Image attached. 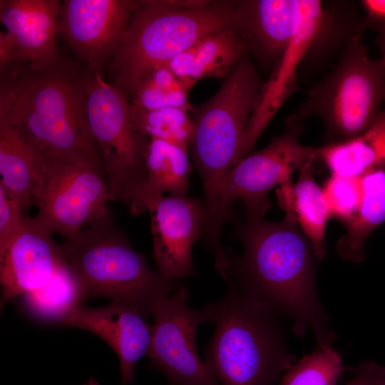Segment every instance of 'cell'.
<instances>
[{
	"mask_svg": "<svg viewBox=\"0 0 385 385\" xmlns=\"http://www.w3.org/2000/svg\"><path fill=\"white\" fill-rule=\"evenodd\" d=\"M130 111L135 128L140 133L188 150L195 130V122L188 111L175 107Z\"/></svg>",
	"mask_w": 385,
	"mask_h": 385,
	"instance_id": "4316f807",
	"label": "cell"
},
{
	"mask_svg": "<svg viewBox=\"0 0 385 385\" xmlns=\"http://www.w3.org/2000/svg\"><path fill=\"white\" fill-rule=\"evenodd\" d=\"M83 80L87 122L111 200L131 209L145 183L150 138L135 128L128 96L106 82L101 71L85 67Z\"/></svg>",
	"mask_w": 385,
	"mask_h": 385,
	"instance_id": "9c48e42d",
	"label": "cell"
},
{
	"mask_svg": "<svg viewBox=\"0 0 385 385\" xmlns=\"http://www.w3.org/2000/svg\"><path fill=\"white\" fill-rule=\"evenodd\" d=\"M136 307L123 302L111 301L103 307L80 306L63 326L91 332L115 351L120 361L121 385L133 384L139 359L147 354L152 325Z\"/></svg>",
	"mask_w": 385,
	"mask_h": 385,
	"instance_id": "2e32d148",
	"label": "cell"
},
{
	"mask_svg": "<svg viewBox=\"0 0 385 385\" xmlns=\"http://www.w3.org/2000/svg\"><path fill=\"white\" fill-rule=\"evenodd\" d=\"M149 213L158 272L164 279L176 282L194 274L192 251L205 230L204 204L186 195H169Z\"/></svg>",
	"mask_w": 385,
	"mask_h": 385,
	"instance_id": "4fadbf2b",
	"label": "cell"
},
{
	"mask_svg": "<svg viewBox=\"0 0 385 385\" xmlns=\"http://www.w3.org/2000/svg\"><path fill=\"white\" fill-rule=\"evenodd\" d=\"M331 218L346 224L357 213L363 197L362 177L332 174L322 188Z\"/></svg>",
	"mask_w": 385,
	"mask_h": 385,
	"instance_id": "f1b7e54d",
	"label": "cell"
},
{
	"mask_svg": "<svg viewBox=\"0 0 385 385\" xmlns=\"http://www.w3.org/2000/svg\"><path fill=\"white\" fill-rule=\"evenodd\" d=\"M43 164L42 155L14 128L0 123V186L24 212L34 202Z\"/></svg>",
	"mask_w": 385,
	"mask_h": 385,
	"instance_id": "7402d4cb",
	"label": "cell"
},
{
	"mask_svg": "<svg viewBox=\"0 0 385 385\" xmlns=\"http://www.w3.org/2000/svg\"><path fill=\"white\" fill-rule=\"evenodd\" d=\"M65 263L52 234L27 216L19 232L0 247L1 307L44 286Z\"/></svg>",
	"mask_w": 385,
	"mask_h": 385,
	"instance_id": "5bb4252c",
	"label": "cell"
},
{
	"mask_svg": "<svg viewBox=\"0 0 385 385\" xmlns=\"http://www.w3.org/2000/svg\"><path fill=\"white\" fill-rule=\"evenodd\" d=\"M235 235L243 251L237 255L226 249L227 283L290 318L295 334L310 329L319 346H332L335 334L316 289L319 260L295 215L286 212L279 222L246 220Z\"/></svg>",
	"mask_w": 385,
	"mask_h": 385,
	"instance_id": "6da1fadb",
	"label": "cell"
},
{
	"mask_svg": "<svg viewBox=\"0 0 385 385\" xmlns=\"http://www.w3.org/2000/svg\"><path fill=\"white\" fill-rule=\"evenodd\" d=\"M20 309L46 324L63 325L86 299L78 279L66 263L44 286L20 295Z\"/></svg>",
	"mask_w": 385,
	"mask_h": 385,
	"instance_id": "cb8c5ba5",
	"label": "cell"
},
{
	"mask_svg": "<svg viewBox=\"0 0 385 385\" xmlns=\"http://www.w3.org/2000/svg\"><path fill=\"white\" fill-rule=\"evenodd\" d=\"M319 0L238 1L240 29L248 55L271 71L316 7Z\"/></svg>",
	"mask_w": 385,
	"mask_h": 385,
	"instance_id": "9a60e30c",
	"label": "cell"
},
{
	"mask_svg": "<svg viewBox=\"0 0 385 385\" xmlns=\"http://www.w3.org/2000/svg\"><path fill=\"white\" fill-rule=\"evenodd\" d=\"M376 44L381 52L379 61L385 68V34H379L376 38Z\"/></svg>",
	"mask_w": 385,
	"mask_h": 385,
	"instance_id": "1f68e13d",
	"label": "cell"
},
{
	"mask_svg": "<svg viewBox=\"0 0 385 385\" xmlns=\"http://www.w3.org/2000/svg\"><path fill=\"white\" fill-rule=\"evenodd\" d=\"M385 101V68L369 55L362 35L342 50L331 71L308 91L297 114L324 123L326 143L347 140L364 132Z\"/></svg>",
	"mask_w": 385,
	"mask_h": 385,
	"instance_id": "ba28073f",
	"label": "cell"
},
{
	"mask_svg": "<svg viewBox=\"0 0 385 385\" xmlns=\"http://www.w3.org/2000/svg\"><path fill=\"white\" fill-rule=\"evenodd\" d=\"M237 1H138L110 62L113 84L130 96L153 68L167 64L201 38L239 28Z\"/></svg>",
	"mask_w": 385,
	"mask_h": 385,
	"instance_id": "277c9868",
	"label": "cell"
},
{
	"mask_svg": "<svg viewBox=\"0 0 385 385\" xmlns=\"http://www.w3.org/2000/svg\"><path fill=\"white\" fill-rule=\"evenodd\" d=\"M345 385H385V366L371 360L364 361Z\"/></svg>",
	"mask_w": 385,
	"mask_h": 385,
	"instance_id": "4dcf8cb0",
	"label": "cell"
},
{
	"mask_svg": "<svg viewBox=\"0 0 385 385\" xmlns=\"http://www.w3.org/2000/svg\"><path fill=\"white\" fill-rule=\"evenodd\" d=\"M86 301L104 297L129 304L149 319L155 305L179 284L151 269L111 215L60 245Z\"/></svg>",
	"mask_w": 385,
	"mask_h": 385,
	"instance_id": "5b68a950",
	"label": "cell"
},
{
	"mask_svg": "<svg viewBox=\"0 0 385 385\" xmlns=\"http://www.w3.org/2000/svg\"><path fill=\"white\" fill-rule=\"evenodd\" d=\"M145 164V183L130 210L133 215L152 211L165 192L184 195L189 189L192 168L187 150L160 140L150 139Z\"/></svg>",
	"mask_w": 385,
	"mask_h": 385,
	"instance_id": "ffe728a7",
	"label": "cell"
},
{
	"mask_svg": "<svg viewBox=\"0 0 385 385\" xmlns=\"http://www.w3.org/2000/svg\"><path fill=\"white\" fill-rule=\"evenodd\" d=\"M304 121L297 113L288 116L281 135L272 137L265 148L241 159L220 183L201 238L213 255L218 272H224L229 265L220 235L223 225L231 219L235 202H242L246 220L263 219L271 207L270 190L291 180L296 170L317 158V148L302 145L299 140Z\"/></svg>",
	"mask_w": 385,
	"mask_h": 385,
	"instance_id": "52a82bcc",
	"label": "cell"
},
{
	"mask_svg": "<svg viewBox=\"0 0 385 385\" xmlns=\"http://www.w3.org/2000/svg\"><path fill=\"white\" fill-rule=\"evenodd\" d=\"M34 200L38 208L35 218L65 239L110 216L106 175L82 163L43 158Z\"/></svg>",
	"mask_w": 385,
	"mask_h": 385,
	"instance_id": "30bf717a",
	"label": "cell"
},
{
	"mask_svg": "<svg viewBox=\"0 0 385 385\" xmlns=\"http://www.w3.org/2000/svg\"><path fill=\"white\" fill-rule=\"evenodd\" d=\"M265 83L248 56L243 57L209 100L189 113L195 130L190 145L202 180L206 217L215 206L218 188L237 163L243 136Z\"/></svg>",
	"mask_w": 385,
	"mask_h": 385,
	"instance_id": "8992f818",
	"label": "cell"
},
{
	"mask_svg": "<svg viewBox=\"0 0 385 385\" xmlns=\"http://www.w3.org/2000/svg\"><path fill=\"white\" fill-rule=\"evenodd\" d=\"M61 4L58 0L0 1L1 21L29 62L58 51L56 39Z\"/></svg>",
	"mask_w": 385,
	"mask_h": 385,
	"instance_id": "ac0fdd59",
	"label": "cell"
},
{
	"mask_svg": "<svg viewBox=\"0 0 385 385\" xmlns=\"http://www.w3.org/2000/svg\"><path fill=\"white\" fill-rule=\"evenodd\" d=\"M195 82L178 76L167 65L151 70L132 92L131 110H155L175 107L189 113L190 91Z\"/></svg>",
	"mask_w": 385,
	"mask_h": 385,
	"instance_id": "484cf974",
	"label": "cell"
},
{
	"mask_svg": "<svg viewBox=\"0 0 385 385\" xmlns=\"http://www.w3.org/2000/svg\"><path fill=\"white\" fill-rule=\"evenodd\" d=\"M228 285L222 298L208 304L215 327L205 363L220 385H273L294 362L279 314Z\"/></svg>",
	"mask_w": 385,
	"mask_h": 385,
	"instance_id": "3957f363",
	"label": "cell"
},
{
	"mask_svg": "<svg viewBox=\"0 0 385 385\" xmlns=\"http://www.w3.org/2000/svg\"><path fill=\"white\" fill-rule=\"evenodd\" d=\"M26 217L16 202L0 186V247L19 232Z\"/></svg>",
	"mask_w": 385,
	"mask_h": 385,
	"instance_id": "f546056e",
	"label": "cell"
},
{
	"mask_svg": "<svg viewBox=\"0 0 385 385\" xmlns=\"http://www.w3.org/2000/svg\"><path fill=\"white\" fill-rule=\"evenodd\" d=\"M317 157L331 174L363 177L370 172L385 169V109L360 135L317 147Z\"/></svg>",
	"mask_w": 385,
	"mask_h": 385,
	"instance_id": "603a6c76",
	"label": "cell"
},
{
	"mask_svg": "<svg viewBox=\"0 0 385 385\" xmlns=\"http://www.w3.org/2000/svg\"><path fill=\"white\" fill-rule=\"evenodd\" d=\"M82 385H100V384L96 379H94L93 378H91Z\"/></svg>",
	"mask_w": 385,
	"mask_h": 385,
	"instance_id": "d6a6232c",
	"label": "cell"
},
{
	"mask_svg": "<svg viewBox=\"0 0 385 385\" xmlns=\"http://www.w3.org/2000/svg\"><path fill=\"white\" fill-rule=\"evenodd\" d=\"M137 3L130 0L63 1L58 33L79 63L101 71L122 43Z\"/></svg>",
	"mask_w": 385,
	"mask_h": 385,
	"instance_id": "7c38bea8",
	"label": "cell"
},
{
	"mask_svg": "<svg viewBox=\"0 0 385 385\" xmlns=\"http://www.w3.org/2000/svg\"><path fill=\"white\" fill-rule=\"evenodd\" d=\"M188 290L179 284L173 295L154 307L152 335L147 356L149 367L161 372L167 385H220L200 357L196 334L202 323L210 322L208 307L191 308Z\"/></svg>",
	"mask_w": 385,
	"mask_h": 385,
	"instance_id": "8fae6325",
	"label": "cell"
},
{
	"mask_svg": "<svg viewBox=\"0 0 385 385\" xmlns=\"http://www.w3.org/2000/svg\"><path fill=\"white\" fill-rule=\"evenodd\" d=\"M80 63L58 51L1 74L0 123L44 158L85 163L105 174L87 122Z\"/></svg>",
	"mask_w": 385,
	"mask_h": 385,
	"instance_id": "7a4b0ae2",
	"label": "cell"
},
{
	"mask_svg": "<svg viewBox=\"0 0 385 385\" xmlns=\"http://www.w3.org/2000/svg\"><path fill=\"white\" fill-rule=\"evenodd\" d=\"M326 10L327 1L319 0L280 61L271 71L245 132L244 142L247 146H255L281 106L292 94L301 90L298 74L321 29Z\"/></svg>",
	"mask_w": 385,
	"mask_h": 385,
	"instance_id": "e0dca14e",
	"label": "cell"
},
{
	"mask_svg": "<svg viewBox=\"0 0 385 385\" xmlns=\"http://www.w3.org/2000/svg\"><path fill=\"white\" fill-rule=\"evenodd\" d=\"M363 197L354 218L345 224L346 232L336 245L339 256L359 262L365 257L364 244L370 233L385 222V169L362 177Z\"/></svg>",
	"mask_w": 385,
	"mask_h": 385,
	"instance_id": "d4e9b609",
	"label": "cell"
},
{
	"mask_svg": "<svg viewBox=\"0 0 385 385\" xmlns=\"http://www.w3.org/2000/svg\"><path fill=\"white\" fill-rule=\"evenodd\" d=\"M317 158L299 169L295 184L291 180L276 189L278 205L285 212H292L302 230L312 243L317 256L322 260L326 255L325 232L331 212L322 188L314 178V164Z\"/></svg>",
	"mask_w": 385,
	"mask_h": 385,
	"instance_id": "44dd1931",
	"label": "cell"
},
{
	"mask_svg": "<svg viewBox=\"0 0 385 385\" xmlns=\"http://www.w3.org/2000/svg\"><path fill=\"white\" fill-rule=\"evenodd\" d=\"M245 56L242 31L231 28L201 38L165 65L178 76L197 83L205 78H225Z\"/></svg>",
	"mask_w": 385,
	"mask_h": 385,
	"instance_id": "d6986e66",
	"label": "cell"
},
{
	"mask_svg": "<svg viewBox=\"0 0 385 385\" xmlns=\"http://www.w3.org/2000/svg\"><path fill=\"white\" fill-rule=\"evenodd\" d=\"M343 370L338 352L332 346H319L293 364L279 385H337Z\"/></svg>",
	"mask_w": 385,
	"mask_h": 385,
	"instance_id": "83f0119b",
	"label": "cell"
}]
</instances>
